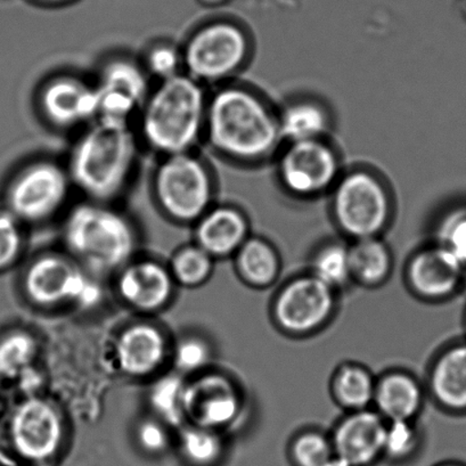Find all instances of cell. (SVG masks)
Segmentation results:
<instances>
[{"mask_svg": "<svg viewBox=\"0 0 466 466\" xmlns=\"http://www.w3.org/2000/svg\"><path fill=\"white\" fill-rule=\"evenodd\" d=\"M136 159L137 144L128 122L96 119L76 140L67 173L90 201L108 205L125 191Z\"/></svg>", "mask_w": 466, "mask_h": 466, "instance_id": "cell-1", "label": "cell"}, {"mask_svg": "<svg viewBox=\"0 0 466 466\" xmlns=\"http://www.w3.org/2000/svg\"><path fill=\"white\" fill-rule=\"evenodd\" d=\"M205 130L217 151L239 161L265 159L282 140L279 117L239 87L220 89L208 102Z\"/></svg>", "mask_w": 466, "mask_h": 466, "instance_id": "cell-2", "label": "cell"}, {"mask_svg": "<svg viewBox=\"0 0 466 466\" xmlns=\"http://www.w3.org/2000/svg\"><path fill=\"white\" fill-rule=\"evenodd\" d=\"M207 104L201 85L187 75L161 81L143 106L142 134L166 157L188 153L205 130Z\"/></svg>", "mask_w": 466, "mask_h": 466, "instance_id": "cell-3", "label": "cell"}, {"mask_svg": "<svg viewBox=\"0 0 466 466\" xmlns=\"http://www.w3.org/2000/svg\"><path fill=\"white\" fill-rule=\"evenodd\" d=\"M63 238L72 256L101 273L124 268L137 244L129 219L107 203L95 201L80 203L69 212Z\"/></svg>", "mask_w": 466, "mask_h": 466, "instance_id": "cell-4", "label": "cell"}, {"mask_svg": "<svg viewBox=\"0 0 466 466\" xmlns=\"http://www.w3.org/2000/svg\"><path fill=\"white\" fill-rule=\"evenodd\" d=\"M154 194L167 216L192 223L210 209L214 183L205 164L191 152L174 154L157 168Z\"/></svg>", "mask_w": 466, "mask_h": 466, "instance_id": "cell-5", "label": "cell"}, {"mask_svg": "<svg viewBox=\"0 0 466 466\" xmlns=\"http://www.w3.org/2000/svg\"><path fill=\"white\" fill-rule=\"evenodd\" d=\"M71 183L67 170L56 162H31L12 180L7 192L8 212L20 223H44L65 207Z\"/></svg>", "mask_w": 466, "mask_h": 466, "instance_id": "cell-6", "label": "cell"}, {"mask_svg": "<svg viewBox=\"0 0 466 466\" xmlns=\"http://www.w3.org/2000/svg\"><path fill=\"white\" fill-rule=\"evenodd\" d=\"M391 205L387 189L368 171H354L339 182L333 214L339 228L355 239L377 238L388 224Z\"/></svg>", "mask_w": 466, "mask_h": 466, "instance_id": "cell-7", "label": "cell"}, {"mask_svg": "<svg viewBox=\"0 0 466 466\" xmlns=\"http://www.w3.org/2000/svg\"><path fill=\"white\" fill-rule=\"evenodd\" d=\"M248 40L238 25L215 22L189 38L183 54L187 76L201 83H215L232 76L248 56Z\"/></svg>", "mask_w": 466, "mask_h": 466, "instance_id": "cell-8", "label": "cell"}, {"mask_svg": "<svg viewBox=\"0 0 466 466\" xmlns=\"http://www.w3.org/2000/svg\"><path fill=\"white\" fill-rule=\"evenodd\" d=\"M25 289L31 301L40 307L74 303L80 308H93L102 300L103 291L96 280L66 258L45 255L35 259L26 270Z\"/></svg>", "mask_w": 466, "mask_h": 466, "instance_id": "cell-9", "label": "cell"}, {"mask_svg": "<svg viewBox=\"0 0 466 466\" xmlns=\"http://www.w3.org/2000/svg\"><path fill=\"white\" fill-rule=\"evenodd\" d=\"M338 174L337 154L322 139L289 143L279 162L284 187L299 197H314L327 191Z\"/></svg>", "mask_w": 466, "mask_h": 466, "instance_id": "cell-10", "label": "cell"}, {"mask_svg": "<svg viewBox=\"0 0 466 466\" xmlns=\"http://www.w3.org/2000/svg\"><path fill=\"white\" fill-rule=\"evenodd\" d=\"M63 422L56 407L42 398H29L13 413L10 434L17 454L42 461L56 454L63 441Z\"/></svg>", "mask_w": 466, "mask_h": 466, "instance_id": "cell-11", "label": "cell"}, {"mask_svg": "<svg viewBox=\"0 0 466 466\" xmlns=\"http://www.w3.org/2000/svg\"><path fill=\"white\" fill-rule=\"evenodd\" d=\"M94 87L98 101L97 119L128 122L148 97L145 72L137 63L125 57L106 63Z\"/></svg>", "mask_w": 466, "mask_h": 466, "instance_id": "cell-12", "label": "cell"}, {"mask_svg": "<svg viewBox=\"0 0 466 466\" xmlns=\"http://www.w3.org/2000/svg\"><path fill=\"white\" fill-rule=\"evenodd\" d=\"M334 307L333 289L315 276L293 280L279 293L275 318L287 331H313L327 322Z\"/></svg>", "mask_w": 466, "mask_h": 466, "instance_id": "cell-13", "label": "cell"}, {"mask_svg": "<svg viewBox=\"0 0 466 466\" xmlns=\"http://www.w3.org/2000/svg\"><path fill=\"white\" fill-rule=\"evenodd\" d=\"M239 409L238 390L224 375L205 374L185 386V420L192 425L217 431L232 423Z\"/></svg>", "mask_w": 466, "mask_h": 466, "instance_id": "cell-14", "label": "cell"}, {"mask_svg": "<svg viewBox=\"0 0 466 466\" xmlns=\"http://www.w3.org/2000/svg\"><path fill=\"white\" fill-rule=\"evenodd\" d=\"M39 106L49 124L62 129L74 128L98 116L94 85L72 76L49 80L40 92Z\"/></svg>", "mask_w": 466, "mask_h": 466, "instance_id": "cell-15", "label": "cell"}, {"mask_svg": "<svg viewBox=\"0 0 466 466\" xmlns=\"http://www.w3.org/2000/svg\"><path fill=\"white\" fill-rule=\"evenodd\" d=\"M174 278L159 262L143 260L122 268L117 279V292L135 309L157 311L170 301L174 293Z\"/></svg>", "mask_w": 466, "mask_h": 466, "instance_id": "cell-16", "label": "cell"}, {"mask_svg": "<svg viewBox=\"0 0 466 466\" xmlns=\"http://www.w3.org/2000/svg\"><path fill=\"white\" fill-rule=\"evenodd\" d=\"M387 425L382 416L366 410H356L339 425L333 451L351 466H366L383 452Z\"/></svg>", "mask_w": 466, "mask_h": 466, "instance_id": "cell-17", "label": "cell"}, {"mask_svg": "<svg viewBox=\"0 0 466 466\" xmlns=\"http://www.w3.org/2000/svg\"><path fill=\"white\" fill-rule=\"evenodd\" d=\"M167 341L159 329L149 324H135L121 333L116 343L119 368L134 378L147 377L164 364Z\"/></svg>", "mask_w": 466, "mask_h": 466, "instance_id": "cell-18", "label": "cell"}, {"mask_svg": "<svg viewBox=\"0 0 466 466\" xmlns=\"http://www.w3.org/2000/svg\"><path fill=\"white\" fill-rule=\"evenodd\" d=\"M465 268L446 248H427L416 255L410 265V280L423 297L450 296L463 280Z\"/></svg>", "mask_w": 466, "mask_h": 466, "instance_id": "cell-19", "label": "cell"}, {"mask_svg": "<svg viewBox=\"0 0 466 466\" xmlns=\"http://www.w3.org/2000/svg\"><path fill=\"white\" fill-rule=\"evenodd\" d=\"M197 223V246L212 258L237 253L248 239L247 218L232 207L209 209Z\"/></svg>", "mask_w": 466, "mask_h": 466, "instance_id": "cell-20", "label": "cell"}, {"mask_svg": "<svg viewBox=\"0 0 466 466\" xmlns=\"http://www.w3.org/2000/svg\"><path fill=\"white\" fill-rule=\"evenodd\" d=\"M431 387L434 397L447 409L466 410V345L451 348L438 360Z\"/></svg>", "mask_w": 466, "mask_h": 466, "instance_id": "cell-21", "label": "cell"}, {"mask_svg": "<svg viewBox=\"0 0 466 466\" xmlns=\"http://www.w3.org/2000/svg\"><path fill=\"white\" fill-rule=\"evenodd\" d=\"M374 400L380 413L391 420H410L422 405V392L418 383L405 374L384 378L375 388Z\"/></svg>", "mask_w": 466, "mask_h": 466, "instance_id": "cell-22", "label": "cell"}, {"mask_svg": "<svg viewBox=\"0 0 466 466\" xmlns=\"http://www.w3.org/2000/svg\"><path fill=\"white\" fill-rule=\"evenodd\" d=\"M279 125L282 139L299 143L322 138L329 130V120L327 111L318 103L299 101L285 108Z\"/></svg>", "mask_w": 466, "mask_h": 466, "instance_id": "cell-23", "label": "cell"}, {"mask_svg": "<svg viewBox=\"0 0 466 466\" xmlns=\"http://www.w3.org/2000/svg\"><path fill=\"white\" fill-rule=\"evenodd\" d=\"M350 250L351 278L366 285L383 282L390 270V253L377 238L356 239Z\"/></svg>", "mask_w": 466, "mask_h": 466, "instance_id": "cell-24", "label": "cell"}, {"mask_svg": "<svg viewBox=\"0 0 466 466\" xmlns=\"http://www.w3.org/2000/svg\"><path fill=\"white\" fill-rule=\"evenodd\" d=\"M237 255L239 274L248 283L267 287L278 278L279 257L270 244L260 238H248Z\"/></svg>", "mask_w": 466, "mask_h": 466, "instance_id": "cell-25", "label": "cell"}, {"mask_svg": "<svg viewBox=\"0 0 466 466\" xmlns=\"http://www.w3.org/2000/svg\"><path fill=\"white\" fill-rule=\"evenodd\" d=\"M184 380L170 374L157 380L149 390V404L156 411L157 420L170 427H179L185 420Z\"/></svg>", "mask_w": 466, "mask_h": 466, "instance_id": "cell-26", "label": "cell"}, {"mask_svg": "<svg viewBox=\"0 0 466 466\" xmlns=\"http://www.w3.org/2000/svg\"><path fill=\"white\" fill-rule=\"evenodd\" d=\"M35 339L26 332H13L0 340V378L25 374L37 355Z\"/></svg>", "mask_w": 466, "mask_h": 466, "instance_id": "cell-27", "label": "cell"}, {"mask_svg": "<svg viewBox=\"0 0 466 466\" xmlns=\"http://www.w3.org/2000/svg\"><path fill=\"white\" fill-rule=\"evenodd\" d=\"M334 391L342 405L363 410L374 400L375 386L370 375L356 366H347L338 373Z\"/></svg>", "mask_w": 466, "mask_h": 466, "instance_id": "cell-28", "label": "cell"}, {"mask_svg": "<svg viewBox=\"0 0 466 466\" xmlns=\"http://www.w3.org/2000/svg\"><path fill=\"white\" fill-rule=\"evenodd\" d=\"M179 443L185 459L198 466L214 464L223 451L218 432L198 425L185 428L180 433Z\"/></svg>", "mask_w": 466, "mask_h": 466, "instance_id": "cell-29", "label": "cell"}, {"mask_svg": "<svg viewBox=\"0 0 466 466\" xmlns=\"http://www.w3.org/2000/svg\"><path fill=\"white\" fill-rule=\"evenodd\" d=\"M214 268L212 257L198 246L183 248L171 261L170 273L175 282L184 287H198L210 278Z\"/></svg>", "mask_w": 466, "mask_h": 466, "instance_id": "cell-30", "label": "cell"}, {"mask_svg": "<svg viewBox=\"0 0 466 466\" xmlns=\"http://www.w3.org/2000/svg\"><path fill=\"white\" fill-rule=\"evenodd\" d=\"M314 276L333 289L342 287L351 279L350 250L342 244H329L318 253Z\"/></svg>", "mask_w": 466, "mask_h": 466, "instance_id": "cell-31", "label": "cell"}, {"mask_svg": "<svg viewBox=\"0 0 466 466\" xmlns=\"http://www.w3.org/2000/svg\"><path fill=\"white\" fill-rule=\"evenodd\" d=\"M333 456V446L319 433L303 434L294 442L293 457L299 466H325Z\"/></svg>", "mask_w": 466, "mask_h": 466, "instance_id": "cell-32", "label": "cell"}, {"mask_svg": "<svg viewBox=\"0 0 466 466\" xmlns=\"http://www.w3.org/2000/svg\"><path fill=\"white\" fill-rule=\"evenodd\" d=\"M24 235L20 221L10 212L0 214V269L12 266L21 255Z\"/></svg>", "mask_w": 466, "mask_h": 466, "instance_id": "cell-33", "label": "cell"}, {"mask_svg": "<svg viewBox=\"0 0 466 466\" xmlns=\"http://www.w3.org/2000/svg\"><path fill=\"white\" fill-rule=\"evenodd\" d=\"M174 359L180 372H198L210 361V347L200 338H187L176 347Z\"/></svg>", "mask_w": 466, "mask_h": 466, "instance_id": "cell-34", "label": "cell"}, {"mask_svg": "<svg viewBox=\"0 0 466 466\" xmlns=\"http://www.w3.org/2000/svg\"><path fill=\"white\" fill-rule=\"evenodd\" d=\"M183 54L170 44H157L147 54V69L161 81L178 76Z\"/></svg>", "mask_w": 466, "mask_h": 466, "instance_id": "cell-35", "label": "cell"}, {"mask_svg": "<svg viewBox=\"0 0 466 466\" xmlns=\"http://www.w3.org/2000/svg\"><path fill=\"white\" fill-rule=\"evenodd\" d=\"M418 434L410 420H392L387 427L383 451L393 459H404L415 450Z\"/></svg>", "mask_w": 466, "mask_h": 466, "instance_id": "cell-36", "label": "cell"}, {"mask_svg": "<svg viewBox=\"0 0 466 466\" xmlns=\"http://www.w3.org/2000/svg\"><path fill=\"white\" fill-rule=\"evenodd\" d=\"M441 246L466 269V214H457L442 228Z\"/></svg>", "mask_w": 466, "mask_h": 466, "instance_id": "cell-37", "label": "cell"}, {"mask_svg": "<svg viewBox=\"0 0 466 466\" xmlns=\"http://www.w3.org/2000/svg\"><path fill=\"white\" fill-rule=\"evenodd\" d=\"M136 438H137L139 446L151 454H159L168 447L169 443L166 424L157 419L143 420L138 425Z\"/></svg>", "mask_w": 466, "mask_h": 466, "instance_id": "cell-38", "label": "cell"}, {"mask_svg": "<svg viewBox=\"0 0 466 466\" xmlns=\"http://www.w3.org/2000/svg\"><path fill=\"white\" fill-rule=\"evenodd\" d=\"M325 466H351L350 463H348L347 461L341 459V457H339L337 455H334L331 460L328 461V464Z\"/></svg>", "mask_w": 466, "mask_h": 466, "instance_id": "cell-39", "label": "cell"}, {"mask_svg": "<svg viewBox=\"0 0 466 466\" xmlns=\"http://www.w3.org/2000/svg\"><path fill=\"white\" fill-rule=\"evenodd\" d=\"M40 4H47V5H60V4H66L72 2V0H35Z\"/></svg>", "mask_w": 466, "mask_h": 466, "instance_id": "cell-40", "label": "cell"}, {"mask_svg": "<svg viewBox=\"0 0 466 466\" xmlns=\"http://www.w3.org/2000/svg\"><path fill=\"white\" fill-rule=\"evenodd\" d=\"M202 2L208 3V4H215L219 3L221 0H202Z\"/></svg>", "mask_w": 466, "mask_h": 466, "instance_id": "cell-41", "label": "cell"}, {"mask_svg": "<svg viewBox=\"0 0 466 466\" xmlns=\"http://www.w3.org/2000/svg\"><path fill=\"white\" fill-rule=\"evenodd\" d=\"M461 283H465L466 288V273L463 275V280H461Z\"/></svg>", "mask_w": 466, "mask_h": 466, "instance_id": "cell-42", "label": "cell"}, {"mask_svg": "<svg viewBox=\"0 0 466 466\" xmlns=\"http://www.w3.org/2000/svg\"><path fill=\"white\" fill-rule=\"evenodd\" d=\"M441 466H461V465H457V464H447V465H441Z\"/></svg>", "mask_w": 466, "mask_h": 466, "instance_id": "cell-43", "label": "cell"}]
</instances>
